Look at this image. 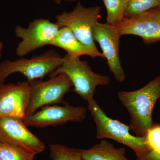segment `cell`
I'll return each mask as SVG.
<instances>
[{
  "mask_svg": "<svg viewBox=\"0 0 160 160\" xmlns=\"http://www.w3.org/2000/svg\"><path fill=\"white\" fill-rule=\"evenodd\" d=\"M92 38L100 45L104 58L107 60L109 71L115 79L122 82L126 79L120 59V39L121 36L114 25L108 23H96L92 27Z\"/></svg>",
  "mask_w": 160,
  "mask_h": 160,
  "instance_id": "30bf717a",
  "label": "cell"
},
{
  "mask_svg": "<svg viewBox=\"0 0 160 160\" xmlns=\"http://www.w3.org/2000/svg\"><path fill=\"white\" fill-rule=\"evenodd\" d=\"M0 142L34 156L42 152L46 148L44 143L29 131L23 120L17 118H0Z\"/></svg>",
  "mask_w": 160,
  "mask_h": 160,
  "instance_id": "ba28073f",
  "label": "cell"
},
{
  "mask_svg": "<svg viewBox=\"0 0 160 160\" xmlns=\"http://www.w3.org/2000/svg\"><path fill=\"white\" fill-rule=\"evenodd\" d=\"M64 59V57L51 49L30 59L22 57L14 61L5 60L0 63V85L15 72L22 74L29 82L42 80L62 65Z\"/></svg>",
  "mask_w": 160,
  "mask_h": 160,
  "instance_id": "277c9868",
  "label": "cell"
},
{
  "mask_svg": "<svg viewBox=\"0 0 160 160\" xmlns=\"http://www.w3.org/2000/svg\"><path fill=\"white\" fill-rule=\"evenodd\" d=\"M35 156L0 142V160H34Z\"/></svg>",
  "mask_w": 160,
  "mask_h": 160,
  "instance_id": "e0dca14e",
  "label": "cell"
},
{
  "mask_svg": "<svg viewBox=\"0 0 160 160\" xmlns=\"http://www.w3.org/2000/svg\"><path fill=\"white\" fill-rule=\"evenodd\" d=\"M79 151L83 160H131L126 157L125 148H116L105 139L89 149Z\"/></svg>",
  "mask_w": 160,
  "mask_h": 160,
  "instance_id": "5bb4252c",
  "label": "cell"
},
{
  "mask_svg": "<svg viewBox=\"0 0 160 160\" xmlns=\"http://www.w3.org/2000/svg\"><path fill=\"white\" fill-rule=\"evenodd\" d=\"M159 1H160V0H159Z\"/></svg>",
  "mask_w": 160,
  "mask_h": 160,
  "instance_id": "cb8c5ba5",
  "label": "cell"
},
{
  "mask_svg": "<svg viewBox=\"0 0 160 160\" xmlns=\"http://www.w3.org/2000/svg\"><path fill=\"white\" fill-rule=\"evenodd\" d=\"M157 7H160L159 0H129L125 11L124 19L135 17Z\"/></svg>",
  "mask_w": 160,
  "mask_h": 160,
  "instance_id": "2e32d148",
  "label": "cell"
},
{
  "mask_svg": "<svg viewBox=\"0 0 160 160\" xmlns=\"http://www.w3.org/2000/svg\"><path fill=\"white\" fill-rule=\"evenodd\" d=\"M55 3L57 4H60L62 2H77L79 0H52Z\"/></svg>",
  "mask_w": 160,
  "mask_h": 160,
  "instance_id": "7402d4cb",
  "label": "cell"
},
{
  "mask_svg": "<svg viewBox=\"0 0 160 160\" xmlns=\"http://www.w3.org/2000/svg\"><path fill=\"white\" fill-rule=\"evenodd\" d=\"M30 93V84L28 81L0 85V118L23 120L26 115Z\"/></svg>",
  "mask_w": 160,
  "mask_h": 160,
  "instance_id": "7c38bea8",
  "label": "cell"
},
{
  "mask_svg": "<svg viewBox=\"0 0 160 160\" xmlns=\"http://www.w3.org/2000/svg\"><path fill=\"white\" fill-rule=\"evenodd\" d=\"M60 73L66 74L72 83L74 91L87 102L94 99L95 89L98 86H108L110 78L96 73L86 61L80 57L66 55L62 65L49 75V78Z\"/></svg>",
  "mask_w": 160,
  "mask_h": 160,
  "instance_id": "3957f363",
  "label": "cell"
},
{
  "mask_svg": "<svg viewBox=\"0 0 160 160\" xmlns=\"http://www.w3.org/2000/svg\"><path fill=\"white\" fill-rule=\"evenodd\" d=\"M3 47V43L2 42L0 41V58L2 57V51Z\"/></svg>",
  "mask_w": 160,
  "mask_h": 160,
  "instance_id": "603a6c76",
  "label": "cell"
},
{
  "mask_svg": "<svg viewBox=\"0 0 160 160\" xmlns=\"http://www.w3.org/2000/svg\"><path fill=\"white\" fill-rule=\"evenodd\" d=\"M67 146L53 144L50 146V158L52 160H70Z\"/></svg>",
  "mask_w": 160,
  "mask_h": 160,
  "instance_id": "d6986e66",
  "label": "cell"
},
{
  "mask_svg": "<svg viewBox=\"0 0 160 160\" xmlns=\"http://www.w3.org/2000/svg\"><path fill=\"white\" fill-rule=\"evenodd\" d=\"M29 82L31 93L26 116L32 114L41 107L63 102L65 95L73 87L69 78L64 73L47 81L37 79Z\"/></svg>",
  "mask_w": 160,
  "mask_h": 160,
  "instance_id": "8992f818",
  "label": "cell"
},
{
  "mask_svg": "<svg viewBox=\"0 0 160 160\" xmlns=\"http://www.w3.org/2000/svg\"><path fill=\"white\" fill-rule=\"evenodd\" d=\"M68 150L70 160H83L79 149L68 147Z\"/></svg>",
  "mask_w": 160,
  "mask_h": 160,
  "instance_id": "44dd1931",
  "label": "cell"
},
{
  "mask_svg": "<svg viewBox=\"0 0 160 160\" xmlns=\"http://www.w3.org/2000/svg\"><path fill=\"white\" fill-rule=\"evenodd\" d=\"M87 109L82 106H71L65 102L63 106H44L39 111L26 116L23 122L27 127L44 128L68 122H79L86 119Z\"/></svg>",
  "mask_w": 160,
  "mask_h": 160,
  "instance_id": "9c48e42d",
  "label": "cell"
},
{
  "mask_svg": "<svg viewBox=\"0 0 160 160\" xmlns=\"http://www.w3.org/2000/svg\"><path fill=\"white\" fill-rule=\"evenodd\" d=\"M115 28L121 37L127 35L142 38L146 44L160 42V7H157L135 17L124 19Z\"/></svg>",
  "mask_w": 160,
  "mask_h": 160,
  "instance_id": "8fae6325",
  "label": "cell"
},
{
  "mask_svg": "<svg viewBox=\"0 0 160 160\" xmlns=\"http://www.w3.org/2000/svg\"><path fill=\"white\" fill-rule=\"evenodd\" d=\"M60 29L55 22L43 18L33 20L27 28L18 25L15 28V34L22 40L16 49L17 55L22 58L32 52L50 45Z\"/></svg>",
  "mask_w": 160,
  "mask_h": 160,
  "instance_id": "52a82bcc",
  "label": "cell"
},
{
  "mask_svg": "<svg viewBox=\"0 0 160 160\" xmlns=\"http://www.w3.org/2000/svg\"><path fill=\"white\" fill-rule=\"evenodd\" d=\"M137 160H160V149L158 150H149L136 156Z\"/></svg>",
  "mask_w": 160,
  "mask_h": 160,
  "instance_id": "ffe728a7",
  "label": "cell"
},
{
  "mask_svg": "<svg viewBox=\"0 0 160 160\" xmlns=\"http://www.w3.org/2000/svg\"><path fill=\"white\" fill-rule=\"evenodd\" d=\"M88 102L87 108L96 126L97 139H109L129 147L140 155L150 150L146 137L132 135L129 126L109 117L94 99Z\"/></svg>",
  "mask_w": 160,
  "mask_h": 160,
  "instance_id": "7a4b0ae2",
  "label": "cell"
},
{
  "mask_svg": "<svg viewBox=\"0 0 160 160\" xmlns=\"http://www.w3.org/2000/svg\"><path fill=\"white\" fill-rule=\"evenodd\" d=\"M100 6L86 7L79 2L72 11L64 12L56 17L55 23L61 28H69L81 42L99 52L92 38V27L101 17Z\"/></svg>",
  "mask_w": 160,
  "mask_h": 160,
  "instance_id": "5b68a950",
  "label": "cell"
},
{
  "mask_svg": "<svg viewBox=\"0 0 160 160\" xmlns=\"http://www.w3.org/2000/svg\"><path fill=\"white\" fill-rule=\"evenodd\" d=\"M105 4L107 23L116 25L124 19V14L129 0H102Z\"/></svg>",
  "mask_w": 160,
  "mask_h": 160,
  "instance_id": "9a60e30c",
  "label": "cell"
},
{
  "mask_svg": "<svg viewBox=\"0 0 160 160\" xmlns=\"http://www.w3.org/2000/svg\"><path fill=\"white\" fill-rule=\"evenodd\" d=\"M50 46L64 49L67 54L72 56L80 57L81 56L87 55L92 58L97 57L105 58L102 52L95 51L81 42L67 27L60 28Z\"/></svg>",
  "mask_w": 160,
  "mask_h": 160,
  "instance_id": "4fadbf2b",
  "label": "cell"
},
{
  "mask_svg": "<svg viewBox=\"0 0 160 160\" xmlns=\"http://www.w3.org/2000/svg\"><path fill=\"white\" fill-rule=\"evenodd\" d=\"M118 97L129 112L130 130L137 136H146L153 126L152 112L160 98V76L138 90L119 91Z\"/></svg>",
  "mask_w": 160,
  "mask_h": 160,
  "instance_id": "6da1fadb",
  "label": "cell"
},
{
  "mask_svg": "<svg viewBox=\"0 0 160 160\" xmlns=\"http://www.w3.org/2000/svg\"><path fill=\"white\" fill-rule=\"evenodd\" d=\"M145 137L147 145L150 150L160 149V125L152 126Z\"/></svg>",
  "mask_w": 160,
  "mask_h": 160,
  "instance_id": "ac0fdd59",
  "label": "cell"
}]
</instances>
